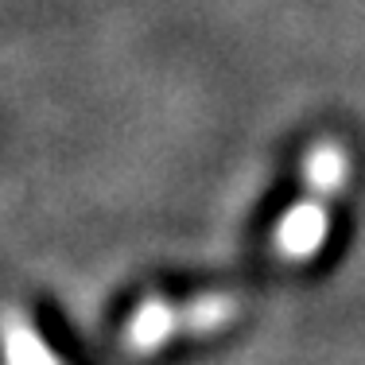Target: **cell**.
Here are the masks:
<instances>
[{
  "mask_svg": "<svg viewBox=\"0 0 365 365\" xmlns=\"http://www.w3.org/2000/svg\"><path fill=\"white\" fill-rule=\"evenodd\" d=\"M350 148L334 136H323L303 155V198L284 210L272 230V253L284 264H307L323 253L330 233V202L350 187Z\"/></svg>",
  "mask_w": 365,
  "mask_h": 365,
  "instance_id": "6da1fadb",
  "label": "cell"
},
{
  "mask_svg": "<svg viewBox=\"0 0 365 365\" xmlns=\"http://www.w3.org/2000/svg\"><path fill=\"white\" fill-rule=\"evenodd\" d=\"M171 338H179V303L168 299V295H144L136 303V311L128 315L120 342L133 358H152Z\"/></svg>",
  "mask_w": 365,
  "mask_h": 365,
  "instance_id": "7a4b0ae2",
  "label": "cell"
},
{
  "mask_svg": "<svg viewBox=\"0 0 365 365\" xmlns=\"http://www.w3.org/2000/svg\"><path fill=\"white\" fill-rule=\"evenodd\" d=\"M0 361L4 365H66L20 307L0 311Z\"/></svg>",
  "mask_w": 365,
  "mask_h": 365,
  "instance_id": "3957f363",
  "label": "cell"
},
{
  "mask_svg": "<svg viewBox=\"0 0 365 365\" xmlns=\"http://www.w3.org/2000/svg\"><path fill=\"white\" fill-rule=\"evenodd\" d=\"M241 315V299L233 292H198L179 303V334L210 338Z\"/></svg>",
  "mask_w": 365,
  "mask_h": 365,
  "instance_id": "277c9868",
  "label": "cell"
}]
</instances>
